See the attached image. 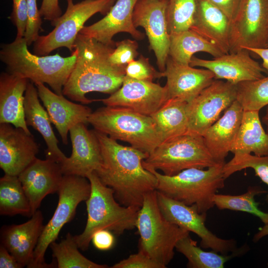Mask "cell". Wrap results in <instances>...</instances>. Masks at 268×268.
Returning a JSON list of instances; mask_svg holds the SVG:
<instances>
[{
    "label": "cell",
    "instance_id": "1",
    "mask_svg": "<svg viewBox=\"0 0 268 268\" xmlns=\"http://www.w3.org/2000/svg\"><path fill=\"white\" fill-rule=\"evenodd\" d=\"M94 130L102 157V165L95 173L105 185L112 189L120 204L140 208L145 196L156 191L157 186L155 175L142 164L149 154L132 146L122 145Z\"/></svg>",
    "mask_w": 268,
    "mask_h": 268
},
{
    "label": "cell",
    "instance_id": "2",
    "mask_svg": "<svg viewBox=\"0 0 268 268\" xmlns=\"http://www.w3.org/2000/svg\"><path fill=\"white\" fill-rule=\"evenodd\" d=\"M115 45H107L79 33L74 44L77 51L74 67L64 86L62 93L82 104L91 103L86 95L91 92L111 94L122 85L126 67L111 63L110 56Z\"/></svg>",
    "mask_w": 268,
    "mask_h": 268
},
{
    "label": "cell",
    "instance_id": "3",
    "mask_svg": "<svg viewBox=\"0 0 268 268\" xmlns=\"http://www.w3.org/2000/svg\"><path fill=\"white\" fill-rule=\"evenodd\" d=\"M28 46L24 37L1 45L0 59L6 66L7 72L27 78L34 84L46 83L54 92L63 94L64 86L76 62V50L66 57L58 53L38 56L31 53Z\"/></svg>",
    "mask_w": 268,
    "mask_h": 268
},
{
    "label": "cell",
    "instance_id": "4",
    "mask_svg": "<svg viewBox=\"0 0 268 268\" xmlns=\"http://www.w3.org/2000/svg\"><path fill=\"white\" fill-rule=\"evenodd\" d=\"M90 183L89 197L85 201L87 219L83 232L74 237L79 249L88 250L93 234L101 229L121 235L136 227L139 207L125 206L116 199L114 191L105 185L95 172L87 175Z\"/></svg>",
    "mask_w": 268,
    "mask_h": 268
},
{
    "label": "cell",
    "instance_id": "5",
    "mask_svg": "<svg viewBox=\"0 0 268 268\" xmlns=\"http://www.w3.org/2000/svg\"><path fill=\"white\" fill-rule=\"evenodd\" d=\"M224 164L206 169L190 168L172 176L149 171L157 179L156 191L187 205H194L200 213H206L214 206V195L224 186Z\"/></svg>",
    "mask_w": 268,
    "mask_h": 268
},
{
    "label": "cell",
    "instance_id": "6",
    "mask_svg": "<svg viewBox=\"0 0 268 268\" xmlns=\"http://www.w3.org/2000/svg\"><path fill=\"white\" fill-rule=\"evenodd\" d=\"M88 122L95 130L115 140L127 142L148 154L162 142L151 116L126 108H99L91 113Z\"/></svg>",
    "mask_w": 268,
    "mask_h": 268
},
{
    "label": "cell",
    "instance_id": "7",
    "mask_svg": "<svg viewBox=\"0 0 268 268\" xmlns=\"http://www.w3.org/2000/svg\"><path fill=\"white\" fill-rule=\"evenodd\" d=\"M139 235V250L164 268L171 262L178 242L189 232L167 220L161 213L157 191L146 194L136 221Z\"/></svg>",
    "mask_w": 268,
    "mask_h": 268
},
{
    "label": "cell",
    "instance_id": "8",
    "mask_svg": "<svg viewBox=\"0 0 268 268\" xmlns=\"http://www.w3.org/2000/svg\"><path fill=\"white\" fill-rule=\"evenodd\" d=\"M218 164L221 163L211 155L203 136L190 133L160 143L142 162L146 169L159 170L168 176L190 168L206 169Z\"/></svg>",
    "mask_w": 268,
    "mask_h": 268
},
{
    "label": "cell",
    "instance_id": "9",
    "mask_svg": "<svg viewBox=\"0 0 268 268\" xmlns=\"http://www.w3.org/2000/svg\"><path fill=\"white\" fill-rule=\"evenodd\" d=\"M90 191V183L87 178L64 175L57 192L59 200L57 207L50 220L44 226L32 261L27 268H57L55 260L50 264L45 262L47 249L58 238L63 226L74 218L78 205L88 199Z\"/></svg>",
    "mask_w": 268,
    "mask_h": 268
},
{
    "label": "cell",
    "instance_id": "10",
    "mask_svg": "<svg viewBox=\"0 0 268 268\" xmlns=\"http://www.w3.org/2000/svg\"><path fill=\"white\" fill-rule=\"evenodd\" d=\"M67 0L65 12L51 22L54 29L46 35H39L34 42V54L47 56L61 47L67 48L72 53L76 38L86 21L97 13L106 15L116 1L84 0L74 3L73 0Z\"/></svg>",
    "mask_w": 268,
    "mask_h": 268
},
{
    "label": "cell",
    "instance_id": "11",
    "mask_svg": "<svg viewBox=\"0 0 268 268\" xmlns=\"http://www.w3.org/2000/svg\"><path fill=\"white\" fill-rule=\"evenodd\" d=\"M268 0H241L230 21V52L246 48H267Z\"/></svg>",
    "mask_w": 268,
    "mask_h": 268
},
{
    "label": "cell",
    "instance_id": "12",
    "mask_svg": "<svg viewBox=\"0 0 268 268\" xmlns=\"http://www.w3.org/2000/svg\"><path fill=\"white\" fill-rule=\"evenodd\" d=\"M236 85L214 79L191 102L188 103V132L203 135L205 131L236 100Z\"/></svg>",
    "mask_w": 268,
    "mask_h": 268
},
{
    "label": "cell",
    "instance_id": "13",
    "mask_svg": "<svg viewBox=\"0 0 268 268\" xmlns=\"http://www.w3.org/2000/svg\"><path fill=\"white\" fill-rule=\"evenodd\" d=\"M157 200L160 211L169 221L197 235L200 246L222 254L236 250L234 239H224L216 236L206 226V213H201L197 207L171 199L157 191Z\"/></svg>",
    "mask_w": 268,
    "mask_h": 268
},
{
    "label": "cell",
    "instance_id": "14",
    "mask_svg": "<svg viewBox=\"0 0 268 268\" xmlns=\"http://www.w3.org/2000/svg\"><path fill=\"white\" fill-rule=\"evenodd\" d=\"M168 0H138L133 13L136 28L142 27L147 37L150 49L156 59L160 71L166 68L169 57L170 34L166 18Z\"/></svg>",
    "mask_w": 268,
    "mask_h": 268
},
{
    "label": "cell",
    "instance_id": "15",
    "mask_svg": "<svg viewBox=\"0 0 268 268\" xmlns=\"http://www.w3.org/2000/svg\"><path fill=\"white\" fill-rule=\"evenodd\" d=\"M169 99L167 89L153 81L140 80L126 75L121 86L104 99L107 106L126 108L150 116Z\"/></svg>",
    "mask_w": 268,
    "mask_h": 268
},
{
    "label": "cell",
    "instance_id": "16",
    "mask_svg": "<svg viewBox=\"0 0 268 268\" xmlns=\"http://www.w3.org/2000/svg\"><path fill=\"white\" fill-rule=\"evenodd\" d=\"M39 146L33 135L8 123L0 124V167L18 176L37 157Z\"/></svg>",
    "mask_w": 268,
    "mask_h": 268
},
{
    "label": "cell",
    "instance_id": "17",
    "mask_svg": "<svg viewBox=\"0 0 268 268\" xmlns=\"http://www.w3.org/2000/svg\"><path fill=\"white\" fill-rule=\"evenodd\" d=\"M72 152L61 163L64 175L86 177L99 169L102 164L100 144L94 130L79 123L69 130Z\"/></svg>",
    "mask_w": 268,
    "mask_h": 268
},
{
    "label": "cell",
    "instance_id": "18",
    "mask_svg": "<svg viewBox=\"0 0 268 268\" xmlns=\"http://www.w3.org/2000/svg\"><path fill=\"white\" fill-rule=\"evenodd\" d=\"M190 65L209 69L214 73L215 79H224L236 85L260 79L265 76L263 73L268 71L245 49L224 54L212 60L193 56Z\"/></svg>",
    "mask_w": 268,
    "mask_h": 268
},
{
    "label": "cell",
    "instance_id": "19",
    "mask_svg": "<svg viewBox=\"0 0 268 268\" xmlns=\"http://www.w3.org/2000/svg\"><path fill=\"white\" fill-rule=\"evenodd\" d=\"M63 176L60 163L38 158L19 174L33 214L46 196L58 192Z\"/></svg>",
    "mask_w": 268,
    "mask_h": 268
},
{
    "label": "cell",
    "instance_id": "20",
    "mask_svg": "<svg viewBox=\"0 0 268 268\" xmlns=\"http://www.w3.org/2000/svg\"><path fill=\"white\" fill-rule=\"evenodd\" d=\"M138 0H116L105 16L96 22L84 26L79 33L107 45H115L113 37L120 32L131 34L136 40L144 35L133 22L134 7Z\"/></svg>",
    "mask_w": 268,
    "mask_h": 268
},
{
    "label": "cell",
    "instance_id": "21",
    "mask_svg": "<svg viewBox=\"0 0 268 268\" xmlns=\"http://www.w3.org/2000/svg\"><path fill=\"white\" fill-rule=\"evenodd\" d=\"M164 77L169 98H177L188 103L196 97L215 79L214 73L206 68H197L180 64L168 57Z\"/></svg>",
    "mask_w": 268,
    "mask_h": 268
},
{
    "label": "cell",
    "instance_id": "22",
    "mask_svg": "<svg viewBox=\"0 0 268 268\" xmlns=\"http://www.w3.org/2000/svg\"><path fill=\"white\" fill-rule=\"evenodd\" d=\"M35 85L52 124L57 129L63 143L67 145L69 130L79 123L87 124L88 117L92 112L91 109L68 100L63 94H57L44 83H37Z\"/></svg>",
    "mask_w": 268,
    "mask_h": 268
},
{
    "label": "cell",
    "instance_id": "23",
    "mask_svg": "<svg viewBox=\"0 0 268 268\" xmlns=\"http://www.w3.org/2000/svg\"><path fill=\"white\" fill-rule=\"evenodd\" d=\"M27 221L4 225L0 232V244L14 256L23 268L31 263L34 251L44 228L43 216L38 209Z\"/></svg>",
    "mask_w": 268,
    "mask_h": 268
},
{
    "label": "cell",
    "instance_id": "24",
    "mask_svg": "<svg viewBox=\"0 0 268 268\" xmlns=\"http://www.w3.org/2000/svg\"><path fill=\"white\" fill-rule=\"evenodd\" d=\"M230 20L208 0H196L190 29L215 45L223 54L230 52Z\"/></svg>",
    "mask_w": 268,
    "mask_h": 268
},
{
    "label": "cell",
    "instance_id": "25",
    "mask_svg": "<svg viewBox=\"0 0 268 268\" xmlns=\"http://www.w3.org/2000/svg\"><path fill=\"white\" fill-rule=\"evenodd\" d=\"M244 110L236 100L202 135L211 155L219 163H225L242 119Z\"/></svg>",
    "mask_w": 268,
    "mask_h": 268
},
{
    "label": "cell",
    "instance_id": "26",
    "mask_svg": "<svg viewBox=\"0 0 268 268\" xmlns=\"http://www.w3.org/2000/svg\"><path fill=\"white\" fill-rule=\"evenodd\" d=\"M29 80L2 72L0 75V124H10L31 134L25 119L24 94Z\"/></svg>",
    "mask_w": 268,
    "mask_h": 268
},
{
    "label": "cell",
    "instance_id": "27",
    "mask_svg": "<svg viewBox=\"0 0 268 268\" xmlns=\"http://www.w3.org/2000/svg\"><path fill=\"white\" fill-rule=\"evenodd\" d=\"M39 98L36 87L33 82H29L24 94L25 121L27 126L32 127L42 136L47 146L46 158L60 163L67 156L59 147V140L53 131L49 115Z\"/></svg>",
    "mask_w": 268,
    "mask_h": 268
},
{
    "label": "cell",
    "instance_id": "28",
    "mask_svg": "<svg viewBox=\"0 0 268 268\" xmlns=\"http://www.w3.org/2000/svg\"><path fill=\"white\" fill-rule=\"evenodd\" d=\"M230 152L235 154L268 155V134L265 132L259 111L244 110L242 119Z\"/></svg>",
    "mask_w": 268,
    "mask_h": 268
},
{
    "label": "cell",
    "instance_id": "29",
    "mask_svg": "<svg viewBox=\"0 0 268 268\" xmlns=\"http://www.w3.org/2000/svg\"><path fill=\"white\" fill-rule=\"evenodd\" d=\"M188 102L177 98H169L150 116L162 142L188 132Z\"/></svg>",
    "mask_w": 268,
    "mask_h": 268
},
{
    "label": "cell",
    "instance_id": "30",
    "mask_svg": "<svg viewBox=\"0 0 268 268\" xmlns=\"http://www.w3.org/2000/svg\"><path fill=\"white\" fill-rule=\"evenodd\" d=\"M198 52L206 53L214 58L224 54L215 45L191 29L170 34L169 57L173 60L190 65Z\"/></svg>",
    "mask_w": 268,
    "mask_h": 268
},
{
    "label": "cell",
    "instance_id": "31",
    "mask_svg": "<svg viewBox=\"0 0 268 268\" xmlns=\"http://www.w3.org/2000/svg\"><path fill=\"white\" fill-rule=\"evenodd\" d=\"M0 214L32 215L29 200L17 176L5 174L0 179Z\"/></svg>",
    "mask_w": 268,
    "mask_h": 268
},
{
    "label": "cell",
    "instance_id": "32",
    "mask_svg": "<svg viewBox=\"0 0 268 268\" xmlns=\"http://www.w3.org/2000/svg\"><path fill=\"white\" fill-rule=\"evenodd\" d=\"M175 250L187 259V267L191 268H223L225 263L243 251L241 248L230 255L219 254L212 250L205 251L197 246V241L193 240L190 235L178 242Z\"/></svg>",
    "mask_w": 268,
    "mask_h": 268
},
{
    "label": "cell",
    "instance_id": "33",
    "mask_svg": "<svg viewBox=\"0 0 268 268\" xmlns=\"http://www.w3.org/2000/svg\"><path fill=\"white\" fill-rule=\"evenodd\" d=\"M267 193L258 186L249 187L247 191L241 195L234 196L216 194L213 198L214 205L220 210L229 209L249 213L259 217L264 224H268V212H265L259 208L256 202L257 195Z\"/></svg>",
    "mask_w": 268,
    "mask_h": 268
},
{
    "label": "cell",
    "instance_id": "34",
    "mask_svg": "<svg viewBox=\"0 0 268 268\" xmlns=\"http://www.w3.org/2000/svg\"><path fill=\"white\" fill-rule=\"evenodd\" d=\"M53 259L58 268H107L106 265L99 264L83 256L78 250L74 236L67 233L60 242H52L50 246Z\"/></svg>",
    "mask_w": 268,
    "mask_h": 268
},
{
    "label": "cell",
    "instance_id": "35",
    "mask_svg": "<svg viewBox=\"0 0 268 268\" xmlns=\"http://www.w3.org/2000/svg\"><path fill=\"white\" fill-rule=\"evenodd\" d=\"M238 101L244 110L260 111L268 105V76L236 84Z\"/></svg>",
    "mask_w": 268,
    "mask_h": 268
},
{
    "label": "cell",
    "instance_id": "36",
    "mask_svg": "<svg viewBox=\"0 0 268 268\" xmlns=\"http://www.w3.org/2000/svg\"><path fill=\"white\" fill-rule=\"evenodd\" d=\"M196 9V0H168L166 18L169 34L190 29Z\"/></svg>",
    "mask_w": 268,
    "mask_h": 268
},
{
    "label": "cell",
    "instance_id": "37",
    "mask_svg": "<svg viewBox=\"0 0 268 268\" xmlns=\"http://www.w3.org/2000/svg\"><path fill=\"white\" fill-rule=\"evenodd\" d=\"M246 168L253 169L256 176L268 187V155L259 156L251 154H235L223 167V177L226 179L233 174ZM268 204V191L266 197Z\"/></svg>",
    "mask_w": 268,
    "mask_h": 268
},
{
    "label": "cell",
    "instance_id": "38",
    "mask_svg": "<svg viewBox=\"0 0 268 268\" xmlns=\"http://www.w3.org/2000/svg\"><path fill=\"white\" fill-rule=\"evenodd\" d=\"M126 75L129 77L153 81L164 77L163 72L157 71L150 63L149 59L140 55L137 60L129 63L126 67Z\"/></svg>",
    "mask_w": 268,
    "mask_h": 268
},
{
    "label": "cell",
    "instance_id": "39",
    "mask_svg": "<svg viewBox=\"0 0 268 268\" xmlns=\"http://www.w3.org/2000/svg\"><path fill=\"white\" fill-rule=\"evenodd\" d=\"M138 47L135 40L127 39L117 42L110 56V61L117 66H126L138 56Z\"/></svg>",
    "mask_w": 268,
    "mask_h": 268
},
{
    "label": "cell",
    "instance_id": "40",
    "mask_svg": "<svg viewBox=\"0 0 268 268\" xmlns=\"http://www.w3.org/2000/svg\"><path fill=\"white\" fill-rule=\"evenodd\" d=\"M27 23L24 38L28 46H30L39 36L42 21L36 0H27Z\"/></svg>",
    "mask_w": 268,
    "mask_h": 268
},
{
    "label": "cell",
    "instance_id": "41",
    "mask_svg": "<svg viewBox=\"0 0 268 268\" xmlns=\"http://www.w3.org/2000/svg\"><path fill=\"white\" fill-rule=\"evenodd\" d=\"M112 268H164L141 250L113 265Z\"/></svg>",
    "mask_w": 268,
    "mask_h": 268
},
{
    "label": "cell",
    "instance_id": "42",
    "mask_svg": "<svg viewBox=\"0 0 268 268\" xmlns=\"http://www.w3.org/2000/svg\"><path fill=\"white\" fill-rule=\"evenodd\" d=\"M10 19L17 30L16 38H23L27 23V0H12Z\"/></svg>",
    "mask_w": 268,
    "mask_h": 268
},
{
    "label": "cell",
    "instance_id": "43",
    "mask_svg": "<svg viewBox=\"0 0 268 268\" xmlns=\"http://www.w3.org/2000/svg\"><path fill=\"white\" fill-rule=\"evenodd\" d=\"M91 241L94 246L98 250L107 251L114 246L115 239L111 231L106 229H101L93 234Z\"/></svg>",
    "mask_w": 268,
    "mask_h": 268
},
{
    "label": "cell",
    "instance_id": "44",
    "mask_svg": "<svg viewBox=\"0 0 268 268\" xmlns=\"http://www.w3.org/2000/svg\"><path fill=\"white\" fill-rule=\"evenodd\" d=\"M39 11L41 16L51 22L62 15L59 0H42Z\"/></svg>",
    "mask_w": 268,
    "mask_h": 268
},
{
    "label": "cell",
    "instance_id": "45",
    "mask_svg": "<svg viewBox=\"0 0 268 268\" xmlns=\"http://www.w3.org/2000/svg\"><path fill=\"white\" fill-rule=\"evenodd\" d=\"M220 9L230 20L235 15L241 0H208Z\"/></svg>",
    "mask_w": 268,
    "mask_h": 268
},
{
    "label": "cell",
    "instance_id": "46",
    "mask_svg": "<svg viewBox=\"0 0 268 268\" xmlns=\"http://www.w3.org/2000/svg\"><path fill=\"white\" fill-rule=\"evenodd\" d=\"M22 265L1 244L0 245V268H22Z\"/></svg>",
    "mask_w": 268,
    "mask_h": 268
},
{
    "label": "cell",
    "instance_id": "47",
    "mask_svg": "<svg viewBox=\"0 0 268 268\" xmlns=\"http://www.w3.org/2000/svg\"><path fill=\"white\" fill-rule=\"evenodd\" d=\"M244 49L259 57L263 61L262 66L268 71V48H246Z\"/></svg>",
    "mask_w": 268,
    "mask_h": 268
},
{
    "label": "cell",
    "instance_id": "48",
    "mask_svg": "<svg viewBox=\"0 0 268 268\" xmlns=\"http://www.w3.org/2000/svg\"><path fill=\"white\" fill-rule=\"evenodd\" d=\"M267 235H268V224H264V226L259 228L258 232L253 237V241L257 242Z\"/></svg>",
    "mask_w": 268,
    "mask_h": 268
},
{
    "label": "cell",
    "instance_id": "49",
    "mask_svg": "<svg viewBox=\"0 0 268 268\" xmlns=\"http://www.w3.org/2000/svg\"><path fill=\"white\" fill-rule=\"evenodd\" d=\"M262 121L265 124L268 126V105L267 106L266 114L263 117Z\"/></svg>",
    "mask_w": 268,
    "mask_h": 268
},
{
    "label": "cell",
    "instance_id": "50",
    "mask_svg": "<svg viewBox=\"0 0 268 268\" xmlns=\"http://www.w3.org/2000/svg\"><path fill=\"white\" fill-rule=\"evenodd\" d=\"M267 48H268V44H267Z\"/></svg>",
    "mask_w": 268,
    "mask_h": 268
}]
</instances>
